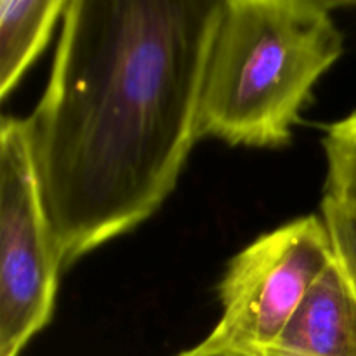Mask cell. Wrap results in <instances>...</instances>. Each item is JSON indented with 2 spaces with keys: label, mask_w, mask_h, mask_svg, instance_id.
Here are the masks:
<instances>
[{
  "label": "cell",
  "mask_w": 356,
  "mask_h": 356,
  "mask_svg": "<svg viewBox=\"0 0 356 356\" xmlns=\"http://www.w3.org/2000/svg\"><path fill=\"white\" fill-rule=\"evenodd\" d=\"M222 0H70L47 87L24 118L61 268L149 218L198 141Z\"/></svg>",
  "instance_id": "obj_1"
},
{
  "label": "cell",
  "mask_w": 356,
  "mask_h": 356,
  "mask_svg": "<svg viewBox=\"0 0 356 356\" xmlns=\"http://www.w3.org/2000/svg\"><path fill=\"white\" fill-rule=\"evenodd\" d=\"M343 54L330 6L222 0L198 96V139L278 148L320 76Z\"/></svg>",
  "instance_id": "obj_2"
},
{
  "label": "cell",
  "mask_w": 356,
  "mask_h": 356,
  "mask_svg": "<svg viewBox=\"0 0 356 356\" xmlns=\"http://www.w3.org/2000/svg\"><path fill=\"white\" fill-rule=\"evenodd\" d=\"M336 261L323 219H296L236 254L219 285L222 315L202 344L261 356Z\"/></svg>",
  "instance_id": "obj_3"
},
{
  "label": "cell",
  "mask_w": 356,
  "mask_h": 356,
  "mask_svg": "<svg viewBox=\"0 0 356 356\" xmlns=\"http://www.w3.org/2000/svg\"><path fill=\"white\" fill-rule=\"evenodd\" d=\"M61 270L23 118L0 124V356H19L52 318Z\"/></svg>",
  "instance_id": "obj_4"
},
{
  "label": "cell",
  "mask_w": 356,
  "mask_h": 356,
  "mask_svg": "<svg viewBox=\"0 0 356 356\" xmlns=\"http://www.w3.org/2000/svg\"><path fill=\"white\" fill-rule=\"evenodd\" d=\"M261 356H356V289L337 259Z\"/></svg>",
  "instance_id": "obj_5"
},
{
  "label": "cell",
  "mask_w": 356,
  "mask_h": 356,
  "mask_svg": "<svg viewBox=\"0 0 356 356\" xmlns=\"http://www.w3.org/2000/svg\"><path fill=\"white\" fill-rule=\"evenodd\" d=\"M66 0L0 2V97L17 86L28 66L47 44L66 9Z\"/></svg>",
  "instance_id": "obj_6"
},
{
  "label": "cell",
  "mask_w": 356,
  "mask_h": 356,
  "mask_svg": "<svg viewBox=\"0 0 356 356\" xmlns=\"http://www.w3.org/2000/svg\"><path fill=\"white\" fill-rule=\"evenodd\" d=\"M325 197L356 205V111L327 129Z\"/></svg>",
  "instance_id": "obj_7"
},
{
  "label": "cell",
  "mask_w": 356,
  "mask_h": 356,
  "mask_svg": "<svg viewBox=\"0 0 356 356\" xmlns=\"http://www.w3.org/2000/svg\"><path fill=\"white\" fill-rule=\"evenodd\" d=\"M322 219L329 229L337 263L356 289V205L325 197Z\"/></svg>",
  "instance_id": "obj_8"
},
{
  "label": "cell",
  "mask_w": 356,
  "mask_h": 356,
  "mask_svg": "<svg viewBox=\"0 0 356 356\" xmlns=\"http://www.w3.org/2000/svg\"><path fill=\"white\" fill-rule=\"evenodd\" d=\"M179 356H252L247 353H240V351L233 350H221V348H209L205 344H198L197 348L190 351H184Z\"/></svg>",
  "instance_id": "obj_9"
}]
</instances>
